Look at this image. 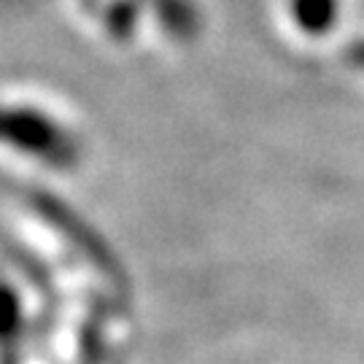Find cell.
Returning <instances> with one entry per match:
<instances>
[{"mask_svg":"<svg viewBox=\"0 0 364 364\" xmlns=\"http://www.w3.org/2000/svg\"><path fill=\"white\" fill-rule=\"evenodd\" d=\"M14 329V299L11 294L0 291V338L3 335H11Z\"/></svg>","mask_w":364,"mask_h":364,"instance_id":"6da1fadb","label":"cell"}]
</instances>
